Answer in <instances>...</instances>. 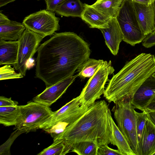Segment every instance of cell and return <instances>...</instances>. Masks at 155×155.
Listing matches in <instances>:
<instances>
[{
  "instance_id": "obj_1",
  "label": "cell",
  "mask_w": 155,
  "mask_h": 155,
  "mask_svg": "<svg viewBox=\"0 0 155 155\" xmlns=\"http://www.w3.org/2000/svg\"><path fill=\"white\" fill-rule=\"evenodd\" d=\"M91 52L88 44L75 33H56L38 47L35 77L50 87L73 76Z\"/></svg>"
},
{
  "instance_id": "obj_2",
  "label": "cell",
  "mask_w": 155,
  "mask_h": 155,
  "mask_svg": "<svg viewBox=\"0 0 155 155\" xmlns=\"http://www.w3.org/2000/svg\"><path fill=\"white\" fill-rule=\"evenodd\" d=\"M112 119L107 103L97 101L53 141L62 140L71 150L73 143L82 141L93 142L99 147L113 145Z\"/></svg>"
},
{
  "instance_id": "obj_3",
  "label": "cell",
  "mask_w": 155,
  "mask_h": 155,
  "mask_svg": "<svg viewBox=\"0 0 155 155\" xmlns=\"http://www.w3.org/2000/svg\"><path fill=\"white\" fill-rule=\"evenodd\" d=\"M155 72V56L141 53L126 63L113 75L105 90L104 96L109 103L114 104L131 97L149 77Z\"/></svg>"
},
{
  "instance_id": "obj_4",
  "label": "cell",
  "mask_w": 155,
  "mask_h": 155,
  "mask_svg": "<svg viewBox=\"0 0 155 155\" xmlns=\"http://www.w3.org/2000/svg\"><path fill=\"white\" fill-rule=\"evenodd\" d=\"M131 98H126L115 103L112 111L119 129L135 155H139L135 108L131 103Z\"/></svg>"
},
{
  "instance_id": "obj_5",
  "label": "cell",
  "mask_w": 155,
  "mask_h": 155,
  "mask_svg": "<svg viewBox=\"0 0 155 155\" xmlns=\"http://www.w3.org/2000/svg\"><path fill=\"white\" fill-rule=\"evenodd\" d=\"M116 18L125 42L134 46L146 37L138 22L131 0L123 1Z\"/></svg>"
},
{
  "instance_id": "obj_6",
  "label": "cell",
  "mask_w": 155,
  "mask_h": 155,
  "mask_svg": "<svg viewBox=\"0 0 155 155\" xmlns=\"http://www.w3.org/2000/svg\"><path fill=\"white\" fill-rule=\"evenodd\" d=\"M19 106V113L14 129L23 133L39 129L54 113L49 106L34 101Z\"/></svg>"
},
{
  "instance_id": "obj_7",
  "label": "cell",
  "mask_w": 155,
  "mask_h": 155,
  "mask_svg": "<svg viewBox=\"0 0 155 155\" xmlns=\"http://www.w3.org/2000/svg\"><path fill=\"white\" fill-rule=\"evenodd\" d=\"M111 61H104L94 74L88 80L79 96L81 105L89 107L101 98L105 91V85L108 76L114 69Z\"/></svg>"
},
{
  "instance_id": "obj_8",
  "label": "cell",
  "mask_w": 155,
  "mask_h": 155,
  "mask_svg": "<svg viewBox=\"0 0 155 155\" xmlns=\"http://www.w3.org/2000/svg\"><path fill=\"white\" fill-rule=\"evenodd\" d=\"M60 20L54 12L43 9L26 16L22 23L26 28L45 37L59 30Z\"/></svg>"
},
{
  "instance_id": "obj_9",
  "label": "cell",
  "mask_w": 155,
  "mask_h": 155,
  "mask_svg": "<svg viewBox=\"0 0 155 155\" xmlns=\"http://www.w3.org/2000/svg\"><path fill=\"white\" fill-rule=\"evenodd\" d=\"M45 37L26 28L18 41L17 61L15 69L24 76L26 75L28 63L38 50L40 42Z\"/></svg>"
},
{
  "instance_id": "obj_10",
  "label": "cell",
  "mask_w": 155,
  "mask_h": 155,
  "mask_svg": "<svg viewBox=\"0 0 155 155\" xmlns=\"http://www.w3.org/2000/svg\"><path fill=\"white\" fill-rule=\"evenodd\" d=\"M78 76V74L73 75L46 88L42 93L33 98V101L50 107L66 92Z\"/></svg>"
},
{
  "instance_id": "obj_11",
  "label": "cell",
  "mask_w": 155,
  "mask_h": 155,
  "mask_svg": "<svg viewBox=\"0 0 155 155\" xmlns=\"http://www.w3.org/2000/svg\"><path fill=\"white\" fill-rule=\"evenodd\" d=\"M155 94V78L152 75L141 85L131 97L130 102L135 109L144 111Z\"/></svg>"
},
{
  "instance_id": "obj_12",
  "label": "cell",
  "mask_w": 155,
  "mask_h": 155,
  "mask_svg": "<svg viewBox=\"0 0 155 155\" xmlns=\"http://www.w3.org/2000/svg\"><path fill=\"white\" fill-rule=\"evenodd\" d=\"M132 2L139 24L144 35L147 36L155 30L153 3L146 5L134 1Z\"/></svg>"
},
{
  "instance_id": "obj_13",
  "label": "cell",
  "mask_w": 155,
  "mask_h": 155,
  "mask_svg": "<svg viewBox=\"0 0 155 155\" xmlns=\"http://www.w3.org/2000/svg\"><path fill=\"white\" fill-rule=\"evenodd\" d=\"M105 39V44L112 54L117 55L124 36L116 18L111 19L108 27L99 29Z\"/></svg>"
},
{
  "instance_id": "obj_14",
  "label": "cell",
  "mask_w": 155,
  "mask_h": 155,
  "mask_svg": "<svg viewBox=\"0 0 155 155\" xmlns=\"http://www.w3.org/2000/svg\"><path fill=\"white\" fill-rule=\"evenodd\" d=\"M89 107L81 105L73 113L59 120L51 126L44 130L50 134L55 140L71 124H73L87 110Z\"/></svg>"
},
{
  "instance_id": "obj_15",
  "label": "cell",
  "mask_w": 155,
  "mask_h": 155,
  "mask_svg": "<svg viewBox=\"0 0 155 155\" xmlns=\"http://www.w3.org/2000/svg\"><path fill=\"white\" fill-rule=\"evenodd\" d=\"M84 4V9L81 18L90 28L100 29L108 27L112 18L97 10L91 5Z\"/></svg>"
},
{
  "instance_id": "obj_16",
  "label": "cell",
  "mask_w": 155,
  "mask_h": 155,
  "mask_svg": "<svg viewBox=\"0 0 155 155\" xmlns=\"http://www.w3.org/2000/svg\"><path fill=\"white\" fill-rule=\"evenodd\" d=\"M18 41H8L0 39V64L12 65L16 63Z\"/></svg>"
},
{
  "instance_id": "obj_17",
  "label": "cell",
  "mask_w": 155,
  "mask_h": 155,
  "mask_svg": "<svg viewBox=\"0 0 155 155\" xmlns=\"http://www.w3.org/2000/svg\"><path fill=\"white\" fill-rule=\"evenodd\" d=\"M81 105L79 96L73 99L57 111L40 127L39 129L43 130L51 126L59 120L73 113Z\"/></svg>"
},
{
  "instance_id": "obj_18",
  "label": "cell",
  "mask_w": 155,
  "mask_h": 155,
  "mask_svg": "<svg viewBox=\"0 0 155 155\" xmlns=\"http://www.w3.org/2000/svg\"><path fill=\"white\" fill-rule=\"evenodd\" d=\"M26 29L23 24L11 20L8 23L0 24V39L8 41L18 40Z\"/></svg>"
},
{
  "instance_id": "obj_19",
  "label": "cell",
  "mask_w": 155,
  "mask_h": 155,
  "mask_svg": "<svg viewBox=\"0 0 155 155\" xmlns=\"http://www.w3.org/2000/svg\"><path fill=\"white\" fill-rule=\"evenodd\" d=\"M155 140V126L148 119L138 143L139 155H149Z\"/></svg>"
},
{
  "instance_id": "obj_20",
  "label": "cell",
  "mask_w": 155,
  "mask_h": 155,
  "mask_svg": "<svg viewBox=\"0 0 155 155\" xmlns=\"http://www.w3.org/2000/svg\"><path fill=\"white\" fill-rule=\"evenodd\" d=\"M84 4L80 0H66L59 5L55 12L59 15L81 18Z\"/></svg>"
},
{
  "instance_id": "obj_21",
  "label": "cell",
  "mask_w": 155,
  "mask_h": 155,
  "mask_svg": "<svg viewBox=\"0 0 155 155\" xmlns=\"http://www.w3.org/2000/svg\"><path fill=\"white\" fill-rule=\"evenodd\" d=\"M124 0H97L91 5L111 18H116Z\"/></svg>"
},
{
  "instance_id": "obj_22",
  "label": "cell",
  "mask_w": 155,
  "mask_h": 155,
  "mask_svg": "<svg viewBox=\"0 0 155 155\" xmlns=\"http://www.w3.org/2000/svg\"><path fill=\"white\" fill-rule=\"evenodd\" d=\"M113 145L117 146L121 155H135L126 138L113 119L112 120Z\"/></svg>"
},
{
  "instance_id": "obj_23",
  "label": "cell",
  "mask_w": 155,
  "mask_h": 155,
  "mask_svg": "<svg viewBox=\"0 0 155 155\" xmlns=\"http://www.w3.org/2000/svg\"><path fill=\"white\" fill-rule=\"evenodd\" d=\"M20 111L19 106L0 107V124L5 126H15Z\"/></svg>"
},
{
  "instance_id": "obj_24",
  "label": "cell",
  "mask_w": 155,
  "mask_h": 155,
  "mask_svg": "<svg viewBox=\"0 0 155 155\" xmlns=\"http://www.w3.org/2000/svg\"><path fill=\"white\" fill-rule=\"evenodd\" d=\"M104 61L103 60L89 58L83 63L78 69V76L82 79L91 78Z\"/></svg>"
},
{
  "instance_id": "obj_25",
  "label": "cell",
  "mask_w": 155,
  "mask_h": 155,
  "mask_svg": "<svg viewBox=\"0 0 155 155\" xmlns=\"http://www.w3.org/2000/svg\"><path fill=\"white\" fill-rule=\"evenodd\" d=\"M99 146L96 143L88 141H82L73 143L71 151L79 155H97Z\"/></svg>"
},
{
  "instance_id": "obj_26",
  "label": "cell",
  "mask_w": 155,
  "mask_h": 155,
  "mask_svg": "<svg viewBox=\"0 0 155 155\" xmlns=\"http://www.w3.org/2000/svg\"><path fill=\"white\" fill-rule=\"evenodd\" d=\"M61 140L53 141L49 147L44 149L38 153V155H64L71 151Z\"/></svg>"
},
{
  "instance_id": "obj_27",
  "label": "cell",
  "mask_w": 155,
  "mask_h": 155,
  "mask_svg": "<svg viewBox=\"0 0 155 155\" xmlns=\"http://www.w3.org/2000/svg\"><path fill=\"white\" fill-rule=\"evenodd\" d=\"M10 65H5L0 68V80L21 78L24 76L20 73H17Z\"/></svg>"
},
{
  "instance_id": "obj_28",
  "label": "cell",
  "mask_w": 155,
  "mask_h": 155,
  "mask_svg": "<svg viewBox=\"0 0 155 155\" xmlns=\"http://www.w3.org/2000/svg\"><path fill=\"white\" fill-rule=\"evenodd\" d=\"M135 113L136 118L137 133L139 143L141 138L145 125L148 118L147 113L145 111L139 113L135 110Z\"/></svg>"
},
{
  "instance_id": "obj_29",
  "label": "cell",
  "mask_w": 155,
  "mask_h": 155,
  "mask_svg": "<svg viewBox=\"0 0 155 155\" xmlns=\"http://www.w3.org/2000/svg\"><path fill=\"white\" fill-rule=\"evenodd\" d=\"M22 133L19 130L15 129L7 140L0 146V155H10V149L11 145L16 138Z\"/></svg>"
},
{
  "instance_id": "obj_30",
  "label": "cell",
  "mask_w": 155,
  "mask_h": 155,
  "mask_svg": "<svg viewBox=\"0 0 155 155\" xmlns=\"http://www.w3.org/2000/svg\"><path fill=\"white\" fill-rule=\"evenodd\" d=\"M97 155H121L118 150H115L104 145L99 147Z\"/></svg>"
},
{
  "instance_id": "obj_31",
  "label": "cell",
  "mask_w": 155,
  "mask_h": 155,
  "mask_svg": "<svg viewBox=\"0 0 155 155\" xmlns=\"http://www.w3.org/2000/svg\"><path fill=\"white\" fill-rule=\"evenodd\" d=\"M66 0H45L47 10L55 12L58 6Z\"/></svg>"
},
{
  "instance_id": "obj_32",
  "label": "cell",
  "mask_w": 155,
  "mask_h": 155,
  "mask_svg": "<svg viewBox=\"0 0 155 155\" xmlns=\"http://www.w3.org/2000/svg\"><path fill=\"white\" fill-rule=\"evenodd\" d=\"M142 42L143 46L146 48H150L155 45V30L147 36Z\"/></svg>"
},
{
  "instance_id": "obj_33",
  "label": "cell",
  "mask_w": 155,
  "mask_h": 155,
  "mask_svg": "<svg viewBox=\"0 0 155 155\" xmlns=\"http://www.w3.org/2000/svg\"><path fill=\"white\" fill-rule=\"evenodd\" d=\"M17 101L12 100L11 97L7 98L3 96L0 97V107H10L18 106Z\"/></svg>"
},
{
  "instance_id": "obj_34",
  "label": "cell",
  "mask_w": 155,
  "mask_h": 155,
  "mask_svg": "<svg viewBox=\"0 0 155 155\" xmlns=\"http://www.w3.org/2000/svg\"><path fill=\"white\" fill-rule=\"evenodd\" d=\"M144 111L147 113L155 111V94L153 96Z\"/></svg>"
},
{
  "instance_id": "obj_35",
  "label": "cell",
  "mask_w": 155,
  "mask_h": 155,
  "mask_svg": "<svg viewBox=\"0 0 155 155\" xmlns=\"http://www.w3.org/2000/svg\"><path fill=\"white\" fill-rule=\"evenodd\" d=\"M147 114L148 120L155 126V111L149 112Z\"/></svg>"
},
{
  "instance_id": "obj_36",
  "label": "cell",
  "mask_w": 155,
  "mask_h": 155,
  "mask_svg": "<svg viewBox=\"0 0 155 155\" xmlns=\"http://www.w3.org/2000/svg\"><path fill=\"white\" fill-rule=\"evenodd\" d=\"M11 20L8 17L0 11V24H3L8 23Z\"/></svg>"
},
{
  "instance_id": "obj_37",
  "label": "cell",
  "mask_w": 155,
  "mask_h": 155,
  "mask_svg": "<svg viewBox=\"0 0 155 155\" xmlns=\"http://www.w3.org/2000/svg\"><path fill=\"white\" fill-rule=\"evenodd\" d=\"M132 1L146 5H148L153 3V0H132Z\"/></svg>"
},
{
  "instance_id": "obj_38",
  "label": "cell",
  "mask_w": 155,
  "mask_h": 155,
  "mask_svg": "<svg viewBox=\"0 0 155 155\" xmlns=\"http://www.w3.org/2000/svg\"><path fill=\"white\" fill-rule=\"evenodd\" d=\"M16 0H0V7L4 6L8 4L14 2Z\"/></svg>"
},
{
  "instance_id": "obj_39",
  "label": "cell",
  "mask_w": 155,
  "mask_h": 155,
  "mask_svg": "<svg viewBox=\"0 0 155 155\" xmlns=\"http://www.w3.org/2000/svg\"><path fill=\"white\" fill-rule=\"evenodd\" d=\"M155 152V140L149 155H153Z\"/></svg>"
},
{
  "instance_id": "obj_40",
  "label": "cell",
  "mask_w": 155,
  "mask_h": 155,
  "mask_svg": "<svg viewBox=\"0 0 155 155\" xmlns=\"http://www.w3.org/2000/svg\"><path fill=\"white\" fill-rule=\"evenodd\" d=\"M153 4L154 9V13H155V0H153Z\"/></svg>"
},
{
  "instance_id": "obj_41",
  "label": "cell",
  "mask_w": 155,
  "mask_h": 155,
  "mask_svg": "<svg viewBox=\"0 0 155 155\" xmlns=\"http://www.w3.org/2000/svg\"><path fill=\"white\" fill-rule=\"evenodd\" d=\"M153 155H155V152L153 153Z\"/></svg>"
},
{
  "instance_id": "obj_42",
  "label": "cell",
  "mask_w": 155,
  "mask_h": 155,
  "mask_svg": "<svg viewBox=\"0 0 155 155\" xmlns=\"http://www.w3.org/2000/svg\"><path fill=\"white\" fill-rule=\"evenodd\" d=\"M38 0V1H39V0Z\"/></svg>"
}]
</instances>
